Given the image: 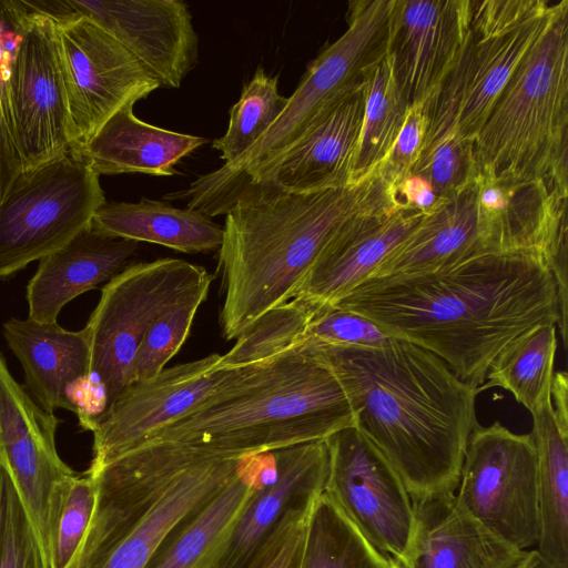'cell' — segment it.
Segmentation results:
<instances>
[{
  "label": "cell",
  "mask_w": 568,
  "mask_h": 568,
  "mask_svg": "<svg viewBox=\"0 0 568 568\" xmlns=\"http://www.w3.org/2000/svg\"><path fill=\"white\" fill-rule=\"evenodd\" d=\"M138 247V242L106 235L90 224L40 260L27 286L28 317L57 323L70 301L132 265Z\"/></svg>",
  "instance_id": "cb8c5ba5"
},
{
  "label": "cell",
  "mask_w": 568,
  "mask_h": 568,
  "mask_svg": "<svg viewBox=\"0 0 568 568\" xmlns=\"http://www.w3.org/2000/svg\"><path fill=\"white\" fill-rule=\"evenodd\" d=\"M410 174L425 178L438 199L452 197L478 176L473 143L449 135L417 160Z\"/></svg>",
  "instance_id": "ab89813d"
},
{
  "label": "cell",
  "mask_w": 568,
  "mask_h": 568,
  "mask_svg": "<svg viewBox=\"0 0 568 568\" xmlns=\"http://www.w3.org/2000/svg\"><path fill=\"white\" fill-rule=\"evenodd\" d=\"M479 226L488 253L539 251L544 254L567 230V200L541 182L477 176Z\"/></svg>",
  "instance_id": "d4e9b609"
},
{
  "label": "cell",
  "mask_w": 568,
  "mask_h": 568,
  "mask_svg": "<svg viewBox=\"0 0 568 568\" xmlns=\"http://www.w3.org/2000/svg\"><path fill=\"white\" fill-rule=\"evenodd\" d=\"M486 253L476 179L454 196L440 199L368 278L436 273Z\"/></svg>",
  "instance_id": "484cf974"
},
{
  "label": "cell",
  "mask_w": 568,
  "mask_h": 568,
  "mask_svg": "<svg viewBox=\"0 0 568 568\" xmlns=\"http://www.w3.org/2000/svg\"><path fill=\"white\" fill-rule=\"evenodd\" d=\"M313 503L288 509L241 568H302Z\"/></svg>",
  "instance_id": "b9f144b4"
},
{
  "label": "cell",
  "mask_w": 568,
  "mask_h": 568,
  "mask_svg": "<svg viewBox=\"0 0 568 568\" xmlns=\"http://www.w3.org/2000/svg\"><path fill=\"white\" fill-rule=\"evenodd\" d=\"M471 0H395L387 55L399 97L410 109L439 89L470 17Z\"/></svg>",
  "instance_id": "ac0fdd59"
},
{
  "label": "cell",
  "mask_w": 568,
  "mask_h": 568,
  "mask_svg": "<svg viewBox=\"0 0 568 568\" xmlns=\"http://www.w3.org/2000/svg\"><path fill=\"white\" fill-rule=\"evenodd\" d=\"M24 13L23 0H0V203L23 171L14 138L9 75Z\"/></svg>",
  "instance_id": "8d00e7d4"
},
{
  "label": "cell",
  "mask_w": 568,
  "mask_h": 568,
  "mask_svg": "<svg viewBox=\"0 0 568 568\" xmlns=\"http://www.w3.org/2000/svg\"><path fill=\"white\" fill-rule=\"evenodd\" d=\"M221 358L214 353L126 386L92 430V459L85 473L95 475L197 406L233 371L221 367Z\"/></svg>",
  "instance_id": "e0dca14e"
},
{
  "label": "cell",
  "mask_w": 568,
  "mask_h": 568,
  "mask_svg": "<svg viewBox=\"0 0 568 568\" xmlns=\"http://www.w3.org/2000/svg\"><path fill=\"white\" fill-rule=\"evenodd\" d=\"M134 104L115 112L77 152L98 174L145 173L171 176L175 164L207 142L138 119Z\"/></svg>",
  "instance_id": "83f0119b"
},
{
  "label": "cell",
  "mask_w": 568,
  "mask_h": 568,
  "mask_svg": "<svg viewBox=\"0 0 568 568\" xmlns=\"http://www.w3.org/2000/svg\"><path fill=\"white\" fill-rule=\"evenodd\" d=\"M550 396L556 423L568 435V376L566 371L554 373Z\"/></svg>",
  "instance_id": "f6af8a7d"
},
{
  "label": "cell",
  "mask_w": 568,
  "mask_h": 568,
  "mask_svg": "<svg viewBox=\"0 0 568 568\" xmlns=\"http://www.w3.org/2000/svg\"><path fill=\"white\" fill-rule=\"evenodd\" d=\"M92 226L113 237L160 244L183 253L219 251L223 226L189 209L142 197L139 202H105Z\"/></svg>",
  "instance_id": "f1b7e54d"
},
{
  "label": "cell",
  "mask_w": 568,
  "mask_h": 568,
  "mask_svg": "<svg viewBox=\"0 0 568 568\" xmlns=\"http://www.w3.org/2000/svg\"><path fill=\"white\" fill-rule=\"evenodd\" d=\"M3 335L22 365L24 388L34 402L48 413L63 408L75 414L72 397L90 367L85 329L11 317L3 324Z\"/></svg>",
  "instance_id": "4316f807"
},
{
  "label": "cell",
  "mask_w": 568,
  "mask_h": 568,
  "mask_svg": "<svg viewBox=\"0 0 568 568\" xmlns=\"http://www.w3.org/2000/svg\"><path fill=\"white\" fill-rule=\"evenodd\" d=\"M54 37L74 141L72 151L87 143L120 109L160 88L124 45L88 17L54 19Z\"/></svg>",
  "instance_id": "7c38bea8"
},
{
  "label": "cell",
  "mask_w": 568,
  "mask_h": 568,
  "mask_svg": "<svg viewBox=\"0 0 568 568\" xmlns=\"http://www.w3.org/2000/svg\"><path fill=\"white\" fill-rule=\"evenodd\" d=\"M363 80L364 119L352 168L351 184L367 179L384 163L409 110L396 89L387 52L366 69Z\"/></svg>",
  "instance_id": "1f68e13d"
},
{
  "label": "cell",
  "mask_w": 568,
  "mask_h": 568,
  "mask_svg": "<svg viewBox=\"0 0 568 568\" xmlns=\"http://www.w3.org/2000/svg\"><path fill=\"white\" fill-rule=\"evenodd\" d=\"M364 109L365 85L362 80L320 112L258 184H270L290 193L351 185Z\"/></svg>",
  "instance_id": "ffe728a7"
},
{
  "label": "cell",
  "mask_w": 568,
  "mask_h": 568,
  "mask_svg": "<svg viewBox=\"0 0 568 568\" xmlns=\"http://www.w3.org/2000/svg\"><path fill=\"white\" fill-rule=\"evenodd\" d=\"M394 190L379 168L359 183L310 193L270 184L243 191L226 212L219 270L226 339L293 298L316 258L355 214Z\"/></svg>",
  "instance_id": "3957f363"
},
{
  "label": "cell",
  "mask_w": 568,
  "mask_h": 568,
  "mask_svg": "<svg viewBox=\"0 0 568 568\" xmlns=\"http://www.w3.org/2000/svg\"><path fill=\"white\" fill-rule=\"evenodd\" d=\"M390 336L368 318L337 305L317 307L304 338L336 346L381 347Z\"/></svg>",
  "instance_id": "60d3db41"
},
{
  "label": "cell",
  "mask_w": 568,
  "mask_h": 568,
  "mask_svg": "<svg viewBox=\"0 0 568 568\" xmlns=\"http://www.w3.org/2000/svg\"><path fill=\"white\" fill-rule=\"evenodd\" d=\"M557 349L555 324H539L510 341L491 362L479 392L501 387L532 412L550 394Z\"/></svg>",
  "instance_id": "4dcf8cb0"
},
{
  "label": "cell",
  "mask_w": 568,
  "mask_h": 568,
  "mask_svg": "<svg viewBox=\"0 0 568 568\" xmlns=\"http://www.w3.org/2000/svg\"><path fill=\"white\" fill-rule=\"evenodd\" d=\"M276 471L274 450L248 454L237 474L172 530L144 568H215L252 496Z\"/></svg>",
  "instance_id": "44dd1931"
},
{
  "label": "cell",
  "mask_w": 568,
  "mask_h": 568,
  "mask_svg": "<svg viewBox=\"0 0 568 568\" xmlns=\"http://www.w3.org/2000/svg\"><path fill=\"white\" fill-rule=\"evenodd\" d=\"M212 278L194 286L151 324L131 366L129 385L158 375L179 352L190 334L200 305L207 297Z\"/></svg>",
  "instance_id": "d590c367"
},
{
  "label": "cell",
  "mask_w": 568,
  "mask_h": 568,
  "mask_svg": "<svg viewBox=\"0 0 568 568\" xmlns=\"http://www.w3.org/2000/svg\"><path fill=\"white\" fill-rule=\"evenodd\" d=\"M105 202L99 175L72 150L22 171L0 203V280L62 247Z\"/></svg>",
  "instance_id": "30bf717a"
},
{
  "label": "cell",
  "mask_w": 568,
  "mask_h": 568,
  "mask_svg": "<svg viewBox=\"0 0 568 568\" xmlns=\"http://www.w3.org/2000/svg\"><path fill=\"white\" fill-rule=\"evenodd\" d=\"M413 504L414 538L398 568H517L528 552L475 520L459 506L455 493Z\"/></svg>",
  "instance_id": "7402d4cb"
},
{
  "label": "cell",
  "mask_w": 568,
  "mask_h": 568,
  "mask_svg": "<svg viewBox=\"0 0 568 568\" xmlns=\"http://www.w3.org/2000/svg\"><path fill=\"white\" fill-rule=\"evenodd\" d=\"M335 305L432 352L478 389L510 341L559 321L556 283L539 251L486 253L436 273L368 278Z\"/></svg>",
  "instance_id": "6da1fadb"
},
{
  "label": "cell",
  "mask_w": 568,
  "mask_h": 568,
  "mask_svg": "<svg viewBox=\"0 0 568 568\" xmlns=\"http://www.w3.org/2000/svg\"><path fill=\"white\" fill-rule=\"evenodd\" d=\"M0 568H48L43 550L17 486L0 465Z\"/></svg>",
  "instance_id": "74e56055"
},
{
  "label": "cell",
  "mask_w": 568,
  "mask_h": 568,
  "mask_svg": "<svg viewBox=\"0 0 568 568\" xmlns=\"http://www.w3.org/2000/svg\"><path fill=\"white\" fill-rule=\"evenodd\" d=\"M287 103L278 92L277 77L257 68L230 110L225 134L213 141L221 159L231 163L246 152L273 124Z\"/></svg>",
  "instance_id": "e575fe53"
},
{
  "label": "cell",
  "mask_w": 568,
  "mask_h": 568,
  "mask_svg": "<svg viewBox=\"0 0 568 568\" xmlns=\"http://www.w3.org/2000/svg\"><path fill=\"white\" fill-rule=\"evenodd\" d=\"M61 422L14 379L0 353V465L12 477L26 505L48 568L59 514L75 475L57 450L55 434Z\"/></svg>",
  "instance_id": "5bb4252c"
},
{
  "label": "cell",
  "mask_w": 568,
  "mask_h": 568,
  "mask_svg": "<svg viewBox=\"0 0 568 568\" xmlns=\"http://www.w3.org/2000/svg\"><path fill=\"white\" fill-rule=\"evenodd\" d=\"M397 201L408 207L416 209L423 213L430 212L440 199L430 183L417 174L407 175L396 187Z\"/></svg>",
  "instance_id": "ee69618b"
},
{
  "label": "cell",
  "mask_w": 568,
  "mask_h": 568,
  "mask_svg": "<svg viewBox=\"0 0 568 568\" xmlns=\"http://www.w3.org/2000/svg\"><path fill=\"white\" fill-rule=\"evenodd\" d=\"M394 4L395 0L351 1L346 31L310 62L267 131L239 159L196 179L180 197L191 209L215 216L225 214L243 191L258 184L320 112L386 54Z\"/></svg>",
  "instance_id": "52a82bcc"
},
{
  "label": "cell",
  "mask_w": 568,
  "mask_h": 568,
  "mask_svg": "<svg viewBox=\"0 0 568 568\" xmlns=\"http://www.w3.org/2000/svg\"><path fill=\"white\" fill-rule=\"evenodd\" d=\"M424 133L423 105L410 108L389 154L379 166L383 178L394 187L410 174L419 156Z\"/></svg>",
  "instance_id": "7bdbcfd3"
},
{
  "label": "cell",
  "mask_w": 568,
  "mask_h": 568,
  "mask_svg": "<svg viewBox=\"0 0 568 568\" xmlns=\"http://www.w3.org/2000/svg\"><path fill=\"white\" fill-rule=\"evenodd\" d=\"M277 474L252 496L215 568H241L292 507L324 491L328 473L325 439L275 450Z\"/></svg>",
  "instance_id": "603a6c76"
},
{
  "label": "cell",
  "mask_w": 568,
  "mask_h": 568,
  "mask_svg": "<svg viewBox=\"0 0 568 568\" xmlns=\"http://www.w3.org/2000/svg\"><path fill=\"white\" fill-rule=\"evenodd\" d=\"M310 343L351 403L355 426L385 455L413 501L455 493L478 388L432 352L390 336L381 347Z\"/></svg>",
  "instance_id": "7a4b0ae2"
},
{
  "label": "cell",
  "mask_w": 568,
  "mask_h": 568,
  "mask_svg": "<svg viewBox=\"0 0 568 568\" xmlns=\"http://www.w3.org/2000/svg\"><path fill=\"white\" fill-rule=\"evenodd\" d=\"M210 277L201 265L164 257L133 263L102 287L83 327L90 344L89 373L72 398L83 429L92 432L129 385L131 366L151 324Z\"/></svg>",
  "instance_id": "9c48e42d"
},
{
  "label": "cell",
  "mask_w": 568,
  "mask_h": 568,
  "mask_svg": "<svg viewBox=\"0 0 568 568\" xmlns=\"http://www.w3.org/2000/svg\"><path fill=\"white\" fill-rule=\"evenodd\" d=\"M478 175L568 199V0L518 63L474 143Z\"/></svg>",
  "instance_id": "8992f818"
},
{
  "label": "cell",
  "mask_w": 568,
  "mask_h": 568,
  "mask_svg": "<svg viewBox=\"0 0 568 568\" xmlns=\"http://www.w3.org/2000/svg\"><path fill=\"white\" fill-rule=\"evenodd\" d=\"M537 454L540 557L554 568H568V435L559 429L547 395L530 412Z\"/></svg>",
  "instance_id": "f546056e"
},
{
  "label": "cell",
  "mask_w": 568,
  "mask_h": 568,
  "mask_svg": "<svg viewBox=\"0 0 568 568\" xmlns=\"http://www.w3.org/2000/svg\"><path fill=\"white\" fill-rule=\"evenodd\" d=\"M95 503V479L85 471L75 474L69 483L57 521L49 568H68L87 534Z\"/></svg>",
  "instance_id": "f35d334b"
},
{
  "label": "cell",
  "mask_w": 568,
  "mask_h": 568,
  "mask_svg": "<svg viewBox=\"0 0 568 568\" xmlns=\"http://www.w3.org/2000/svg\"><path fill=\"white\" fill-rule=\"evenodd\" d=\"M26 13L9 75V98L17 148L24 170L34 169L71 150L74 141L60 70L54 19Z\"/></svg>",
  "instance_id": "9a60e30c"
},
{
  "label": "cell",
  "mask_w": 568,
  "mask_h": 568,
  "mask_svg": "<svg viewBox=\"0 0 568 568\" xmlns=\"http://www.w3.org/2000/svg\"><path fill=\"white\" fill-rule=\"evenodd\" d=\"M31 9L53 19L84 16L124 45L160 87L178 89L199 60V37L180 0H38Z\"/></svg>",
  "instance_id": "2e32d148"
},
{
  "label": "cell",
  "mask_w": 568,
  "mask_h": 568,
  "mask_svg": "<svg viewBox=\"0 0 568 568\" xmlns=\"http://www.w3.org/2000/svg\"><path fill=\"white\" fill-rule=\"evenodd\" d=\"M425 213L400 204L395 190L351 217L321 252L293 298L335 305L365 282Z\"/></svg>",
  "instance_id": "d6986e66"
},
{
  "label": "cell",
  "mask_w": 568,
  "mask_h": 568,
  "mask_svg": "<svg viewBox=\"0 0 568 568\" xmlns=\"http://www.w3.org/2000/svg\"><path fill=\"white\" fill-rule=\"evenodd\" d=\"M302 568H398L359 532L323 491L314 500L306 526Z\"/></svg>",
  "instance_id": "d6a6232c"
},
{
  "label": "cell",
  "mask_w": 568,
  "mask_h": 568,
  "mask_svg": "<svg viewBox=\"0 0 568 568\" xmlns=\"http://www.w3.org/2000/svg\"><path fill=\"white\" fill-rule=\"evenodd\" d=\"M459 506L490 532L528 550L539 538L537 454L530 434L495 422L468 439L455 491Z\"/></svg>",
  "instance_id": "8fae6325"
},
{
  "label": "cell",
  "mask_w": 568,
  "mask_h": 568,
  "mask_svg": "<svg viewBox=\"0 0 568 568\" xmlns=\"http://www.w3.org/2000/svg\"><path fill=\"white\" fill-rule=\"evenodd\" d=\"M324 491L377 550L403 565L415 532V510L396 469L356 426L325 439Z\"/></svg>",
  "instance_id": "4fadbf2b"
},
{
  "label": "cell",
  "mask_w": 568,
  "mask_h": 568,
  "mask_svg": "<svg viewBox=\"0 0 568 568\" xmlns=\"http://www.w3.org/2000/svg\"><path fill=\"white\" fill-rule=\"evenodd\" d=\"M348 426L355 416L341 382L302 341L266 361L234 367L197 406L144 442L247 455L326 439Z\"/></svg>",
  "instance_id": "277c9868"
},
{
  "label": "cell",
  "mask_w": 568,
  "mask_h": 568,
  "mask_svg": "<svg viewBox=\"0 0 568 568\" xmlns=\"http://www.w3.org/2000/svg\"><path fill=\"white\" fill-rule=\"evenodd\" d=\"M247 455L153 442L123 453L90 475L97 481L95 508L68 568H144Z\"/></svg>",
  "instance_id": "5b68a950"
},
{
  "label": "cell",
  "mask_w": 568,
  "mask_h": 568,
  "mask_svg": "<svg viewBox=\"0 0 568 568\" xmlns=\"http://www.w3.org/2000/svg\"><path fill=\"white\" fill-rule=\"evenodd\" d=\"M517 568H554L548 565L536 550H528Z\"/></svg>",
  "instance_id": "bcb514c9"
},
{
  "label": "cell",
  "mask_w": 568,
  "mask_h": 568,
  "mask_svg": "<svg viewBox=\"0 0 568 568\" xmlns=\"http://www.w3.org/2000/svg\"><path fill=\"white\" fill-rule=\"evenodd\" d=\"M558 4L548 0H471L457 55L437 92L423 105L425 133L417 160L449 135L474 143Z\"/></svg>",
  "instance_id": "ba28073f"
},
{
  "label": "cell",
  "mask_w": 568,
  "mask_h": 568,
  "mask_svg": "<svg viewBox=\"0 0 568 568\" xmlns=\"http://www.w3.org/2000/svg\"><path fill=\"white\" fill-rule=\"evenodd\" d=\"M317 307L294 297L267 311L222 355L221 367L260 363L301 344Z\"/></svg>",
  "instance_id": "836d02e7"
}]
</instances>
